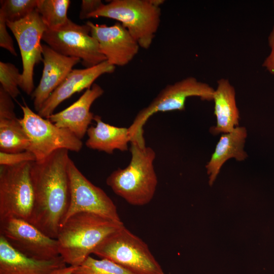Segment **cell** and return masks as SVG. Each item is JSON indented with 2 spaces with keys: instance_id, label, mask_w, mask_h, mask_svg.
I'll list each match as a JSON object with an SVG mask.
<instances>
[{
  "instance_id": "obj_23",
  "label": "cell",
  "mask_w": 274,
  "mask_h": 274,
  "mask_svg": "<svg viewBox=\"0 0 274 274\" xmlns=\"http://www.w3.org/2000/svg\"><path fill=\"white\" fill-rule=\"evenodd\" d=\"M73 274H133L117 263L107 259H97L88 256L76 266Z\"/></svg>"
},
{
  "instance_id": "obj_30",
  "label": "cell",
  "mask_w": 274,
  "mask_h": 274,
  "mask_svg": "<svg viewBox=\"0 0 274 274\" xmlns=\"http://www.w3.org/2000/svg\"><path fill=\"white\" fill-rule=\"evenodd\" d=\"M76 266L70 265L69 266H65L62 268H61L53 274H73V272Z\"/></svg>"
},
{
  "instance_id": "obj_8",
  "label": "cell",
  "mask_w": 274,
  "mask_h": 274,
  "mask_svg": "<svg viewBox=\"0 0 274 274\" xmlns=\"http://www.w3.org/2000/svg\"><path fill=\"white\" fill-rule=\"evenodd\" d=\"M22 118L20 122L29 141L28 151L36 161L42 160L53 152L61 149L78 152L82 148L81 140L70 130L60 128L35 113L24 103L20 105Z\"/></svg>"
},
{
  "instance_id": "obj_6",
  "label": "cell",
  "mask_w": 274,
  "mask_h": 274,
  "mask_svg": "<svg viewBox=\"0 0 274 274\" xmlns=\"http://www.w3.org/2000/svg\"><path fill=\"white\" fill-rule=\"evenodd\" d=\"M214 90L208 84L188 77L163 88L150 104L136 114L128 128L130 143L145 145L143 126L154 114L162 112L183 111L187 98L199 97L202 100H213Z\"/></svg>"
},
{
  "instance_id": "obj_16",
  "label": "cell",
  "mask_w": 274,
  "mask_h": 274,
  "mask_svg": "<svg viewBox=\"0 0 274 274\" xmlns=\"http://www.w3.org/2000/svg\"><path fill=\"white\" fill-rule=\"evenodd\" d=\"M104 93V89L94 83L77 101L63 110L52 114L47 119L57 126L68 129L81 140L93 120L94 115L90 112L91 106Z\"/></svg>"
},
{
  "instance_id": "obj_26",
  "label": "cell",
  "mask_w": 274,
  "mask_h": 274,
  "mask_svg": "<svg viewBox=\"0 0 274 274\" xmlns=\"http://www.w3.org/2000/svg\"><path fill=\"white\" fill-rule=\"evenodd\" d=\"M35 161V156L28 150L15 153L0 151V165L13 166Z\"/></svg>"
},
{
  "instance_id": "obj_29",
  "label": "cell",
  "mask_w": 274,
  "mask_h": 274,
  "mask_svg": "<svg viewBox=\"0 0 274 274\" xmlns=\"http://www.w3.org/2000/svg\"><path fill=\"white\" fill-rule=\"evenodd\" d=\"M268 43L270 51L264 60L262 66L270 74L274 75V24L268 36Z\"/></svg>"
},
{
  "instance_id": "obj_18",
  "label": "cell",
  "mask_w": 274,
  "mask_h": 274,
  "mask_svg": "<svg viewBox=\"0 0 274 274\" xmlns=\"http://www.w3.org/2000/svg\"><path fill=\"white\" fill-rule=\"evenodd\" d=\"M247 136V129L243 126H237L231 131L222 134L206 166L210 185H212L221 167L227 160L234 158L242 161L247 157L244 150Z\"/></svg>"
},
{
  "instance_id": "obj_21",
  "label": "cell",
  "mask_w": 274,
  "mask_h": 274,
  "mask_svg": "<svg viewBox=\"0 0 274 274\" xmlns=\"http://www.w3.org/2000/svg\"><path fill=\"white\" fill-rule=\"evenodd\" d=\"M29 141L15 112L0 114V151L7 153L28 150Z\"/></svg>"
},
{
  "instance_id": "obj_9",
  "label": "cell",
  "mask_w": 274,
  "mask_h": 274,
  "mask_svg": "<svg viewBox=\"0 0 274 274\" xmlns=\"http://www.w3.org/2000/svg\"><path fill=\"white\" fill-rule=\"evenodd\" d=\"M42 40L63 55L80 59L86 67L106 60L100 52L97 41L91 35L90 27L86 24L78 25L69 19L64 26L57 29L47 28Z\"/></svg>"
},
{
  "instance_id": "obj_12",
  "label": "cell",
  "mask_w": 274,
  "mask_h": 274,
  "mask_svg": "<svg viewBox=\"0 0 274 274\" xmlns=\"http://www.w3.org/2000/svg\"><path fill=\"white\" fill-rule=\"evenodd\" d=\"M0 235L27 257L47 260L60 256L57 239L26 220L16 218L0 220Z\"/></svg>"
},
{
  "instance_id": "obj_10",
  "label": "cell",
  "mask_w": 274,
  "mask_h": 274,
  "mask_svg": "<svg viewBox=\"0 0 274 274\" xmlns=\"http://www.w3.org/2000/svg\"><path fill=\"white\" fill-rule=\"evenodd\" d=\"M67 170L70 200L62 223L79 213H92L116 221H122L117 207L111 198L101 188L87 179L71 158L68 162Z\"/></svg>"
},
{
  "instance_id": "obj_7",
  "label": "cell",
  "mask_w": 274,
  "mask_h": 274,
  "mask_svg": "<svg viewBox=\"0 0 274 274\" xmlns=\"http://www.w3.org/2000/svg\"><path fill=\"white\" fill-rule=\"evenodd\" d=\"M31 163L1 165L0 220L16 218L29 221L34 203Z\"/></svg>"
},
{
  "instance_id": "obj_31",
  "label": "cell",
  "mask_w": 274,
  "mask_h": 274,
  "mask_svg": "<svg viewBox=\"0 0 274 274\" xmlns=\"http://www.w3.org/2000/svg\"><path fill=\"white\" fill-rule=\"evenodd\" d=\"M150 1L154 5L159 7L165 2L164 0H150Z\"/></svg>"
},
{
  "instance_id": "obj_22",
  "label": "cell",
  "mask_w": 274,
  "mask_h": 274,
  "mask_svg": "<svg viewBox=\"0 0 274 274\" xmlns=\"http://www.w3.org/2000/svg\"><path fill=\"white\" fill-rule=\"evenodd\" d=\"M70 4L69 0H38L37 10L47 29H57L67 22Z\"/></svg>"
},
{
  "instance_id": "obj_1",
  "label": "cell",
  "mask_w": 274,
  "mask_h": 274,
  "mask_svg": "<svg viewBox=\"0 0 274 274\" xmlns=\"http://www.w3.org/2000/svg\"><path fill=\"white\" fill-rule=\"evenodd\" d=\"M70 158L68 150L61 149L31 165L34 203L28 222L55 239L70 203Z\"/></svg>"
},
{
  "instance_id": "obj_3",
  "label": "cell",
  "mask_w": 274,
  "mask_h": 274,
  "mask_svg": "<svg viewBox=\"0 0 274 274\" xmlns=\"http://www.w3.org/2000/svg\"><path fill=\"white\" fill-rule=\"evenodd\" d=\"M130 144L129 164L113 171L107 177L106 184L129 204L143 206L152 200L156 190L158 179L154 166L156 153L146 145Z\"/></svg>"
},
{
  "instance_id": "obj_11",
  "label": "cell",
  "mask_w": 274,
  "mask_h": 274,
  "mask_svg": "<svg viewBox=\"0 0 274 274\" xmlns=\"http://www.w3.org/2000/svg\"><path fill=\"white\" fill-rule=\"evenodd\" d=\"M7 25L15 37L21 53L23 70L19 87L28 95L31 94L34 67L43 61L41 41L47 26L37 9L22 20L7 22Z\"/></svg>"
},
{
  "instance_id": "obj_28",
  "label": "cell",
  "mask_w": 274,
  "mask_h": 274,
  "mask_svg": "<svg viewBox=\"0 0 274 274\" xmlns=\"http://www.w3.org/2000/svg\"><path fill=\"white\" fill-rule=\"evenodd\" d=\"M103 4L100 0H83L79 14L80 19H88L89 15L98 9Z\"/></svg>"
},
{
  "instance_id": "obj_25",
  "label": "cell",
  "mask_w": 274,
  "mask_h": 274,
  "mask_svg": "<svg viewBox=\"0 0 274 274\" xmlns=\"http://www.w3.org/2000/svg\"><path fill=\"white\" fill-rule=\"evenodd\" d=\"M21 81V74L18 68L9 62H0L1 87L13 99L20 94L19 87Z\"/></svg>"
},
{
  "instance_id": "obj_17",
  "label": "cell",
  "mask_w": 274,
  "mask_h": 274,
  "mask_svg": "<svg viewBox=\"0 0 274 274\" xmlns=\"http://www.w3.org/2000/svg\"><path fill=\"white\" fill-rule=\"evenodd\" d=\"M65 266L60 256L47 260L27 257L0 235V274H53Z\"/></svg>"
},
{
  "instance_id": "obj_4",
  "label": "cell",
  "mask_w": 274,
  "mask_h": 274,
  "mask_svg": "<svg viewBox=\"0 0 274 274\" xmlns=\"http://www.w3.org/2000/svg\"><path fill=\"white\" fill-rule=\"evenodd\" d=\"M114 19L127 29L140 47L151 46L161 20L160 8L150 0H113L103 4L88 18Z\"/></svg>"
},
{
  "instance_id": "obj_19",
  "label": "cell",
  "mask_w": 274,
  "mask_h": 274,
  "mask_svg": "<svg viewBox=\"0 0 274 274\" xmlns=\"http://www.w3.org/2000/svg\"><path fill=\"white\" fill-rule=\"evenodd\" d=\"M213 100L216 124L211 128V133L215 135L225 133L238 126L239 112L236 102L235 90L227 79L222 78L217 81Z\"/></svg>"
},
{
  "instance_id": "obj_5",
  "label": "cell",
  "mask_w": 274,
  "mask_h": 274,
  "mask_svg": "<svg viewBox=\"0 0 274 274\" xmlns=\"http://www.w3.org/2000/svg\"><path fill=\"white\" fill-rule=\"evenodd\" d=\"M93 254L133 274H164L148 245L124 225L105 238Z\"/></svg>"
},
{
  "instance_id": "obj_24",
  "label": "cell",
  "mask_w": 274,
  "mask_h": 274,
  "mask_svg": "<svg viewBox=\"0 0 274 274\" xmlns=\"http://www.w3.org/2000/svg\"><path fill=\"white\" fill-rule=\"evenodd\" d=\"M38 0L1 1L0 16L7 22H16L27 17L37 9Z\"/></svg>"
},
{
  "instance_id": "obj_27",
  "label": "cell",
  "mask_w": 274,
  "mask_h": 274,
  "mask_svg": "<svg viewBox=\"0 0 274 274\" xmlns=\"http://www.w3.org/2000/svg\"><path fill=\"white\" fill-rule=\"evenodd\" d=\"M7 27V21L0 16V46L9 51L12 55L17 56L13 39L9 33Z\"/></svg>"
},
{
  "instance_id": "obj_14",
  "label": "cell",
  "mask_w": 274,
  "mask_h": 274,
  "mask_svg": "<svg viewBox=\"0 0 274 274\" xmlns=\"http://www.w3.org/2000/svg\"><path fill=\"white\" fill-rule=\"evenodd\" d=\"M42 55L44 67L42 77L31 94L33 106L37 112L73 70V66L81 61L78 58L63 55L45 44L42 45Z\"/></svg>"
},
{
  "instance_id": "obj_2",
  "label": "cell",
  "mask_w": 274,
  "mask_h": 274,
  "mask_svg": "<svg viewBox=\"0 0 274 274\" xmlns=\"http://www.w3.org/2000/svg\"><path fill=\"white\" fill-rule=\"evenodd\" d=\"M124 224L88 213H79L60 226L57 238L59 255L66 264H81L101 242Z\"/></svg>"
},
{
  "instance_id": "obj_15",
  "label": "cell",
  "mask_w": 274,
  "mask_h": 274,
  "mask_svg": "<svg viewBox=\"0 0 274 274\" xmlns=\"http://www.w3.org/2000/svg\"><path fill=\"white\" fill-rule=\"evenodd\" d=\"M115 66L107 60L83 69H74L45 101L38 114L48 118L62 101L85 89L90 88L100 76L112 73Z\"/></svg>"
},
{
  "instance_id": "obj_13",
  "label": "cell",
  "mask_w": 274,
  "mask_h": 274,
  "mask_svg": "<svg viewBox=\"0 0 274 274\" xmlns=\"http://www.w3.org/2000/svg\"><path fill=\"white\" fill-rule=\"evenodd\" d=\"M91 35L97 41L100 52L106 60L115 66H124L138 54L140 47L137 41L120 22L111 26L86 23Z\"/></svg>"
},
{
  "instance_id": "obj_20",
  "label": "cell",
  "mask_w": 274,
  "mask_h": 274,
  "mask_svg": "<svg viewBox=\"0 0 274 274\" xmlns=\"http://www.w3.org/2000/svg\"><path fill=\"white\" fill-rule=\"evenodd\" d=\"M93 120L95 126H89L87 131V147L108 154H112L116 150H128L131 141L128 128L111 125L104 122L99 115H94Z\"/></svg>"
}]
</instances>
